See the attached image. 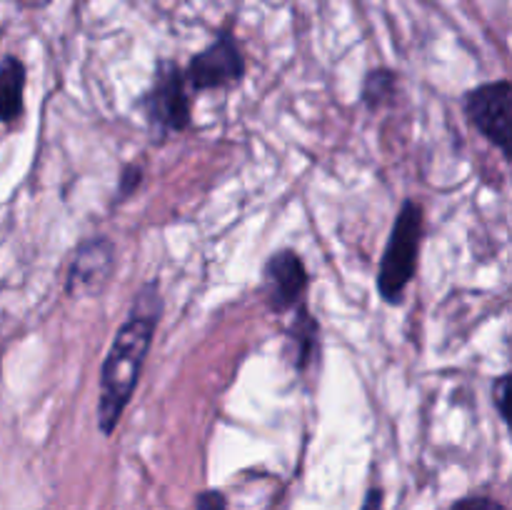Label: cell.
<instances>
[{"label": "cell", "mask_w": 512, "mask_h": 510, "mask_svg": "<svg viewBox=\"0 0 512 510\" xmlns=\"http://www.w3.org/2000/svg\"><path fill=\"white\" fill-rule=\"evenodd\" d=\"M245 75V58L233 30H220L205 50L195 53L183 68L185 85L193 93L220 90L240 83Z\"/></svg>", "instance_id": "5b68a950"}, {"label": "cell", "mask_w": 512, "mask_h": 510, "mask_svg": "<svg viewBox=\"0 0 512 510\" xmlns=\"http://www.w3.org/2000/svg\"><path fill=\"white\" fill-rule=\"evenodd\" d=\"M450 510H508L503 503L493 498H485V495H468V498H460L450 505Z\"/></svg>", "instance_id": "8fae6325"}, {"label": "cell", "mask_w": 512, "mask_h": 510, "mask_svg": "<svg viewBox=\"0 0 512 510\" xmlns=\"http://www.w3.org/2000/svg\"><path fill=\"white\" fill-rule=\"evenodd\" d=\"M508 395H510V373H503L493 383V400L495 408H498V415L503 418V423H508Z\"/></svg>", "instance_id": "7c38bea8"}, {"label": "cell", "mask_w": 512, "mask_h": 510, "mask_svg": "<svg viewBox=\"0 0 512 510\" xmlns=\"http://www.w3.org/2000/svg\"><path fill=\"white\" fill-rule=\"evenodd\" d=\"M465 115L480 135L512 158V85L510 80H493L468 90L463 98Z\"/></svg>", "instance_id": "277c9868"}, {"label": "cell", "mask_w": 512, "mask_h": 510, "mask_svg": "<svg viewBox=\"0 0 512 510\" xmlns=\"http://www.w3.org/2000/svg\"><path fill=\"white\" fill-rule=\"evenodd\" d=\"M420 240H423V208L413 198L400 205L383 250L378 270L380 298L390 305L403 303V295L418 270Z\"/></svg>", "instance_id": "7a4b0ae2"}, {"label": "cell", "mask_w": 512, "mask_h": 510, "mask_svg": "<svg viewBox=\"0 0 512 510\" xmlns=\"http://www.w3.org/2000/svg\"><path fill=\"white\" fill-rule=\"evenodd\" d=\"M228 503H225V495L218 493V490H205V493L198 495L195 500V510H225Z\"/></svg>", "instance_id": "5bb4252c"}, {"label": "cell", "mask_w": 512, "mask_h": 510, "mask_svg": "<svg viewBox=\"0 0 512 510\" xmlns=\"http://www.w3.org/2000/svg\"><path fill=\"white\" fill-rule=\"evenodd\" d=\"M115 248L108 238H88L78 243L65 275V293L70 298H98L113 278Z\"/></svg>", "instance_id": "8992f818"}, {"label": "cell", "mask_w": 512, "mask_h": 510, "mask_svg": "<svg viewBox=\"0 0 512 510\" xmlns=\"http://www.w3.org/2000/svg\"><path fill=\"white\" fill-rule=\"evenodd\" d=\"M395 78L393 70L388 68H378V70H370L365 75V83H363V103L368 105L370 110H378L383 105L393 103V95H395Z\"/></svg>", "instance_id": "30bf717a"}, {"label": "cell", "mask_w": 512, "mask_h": 510, "mask_svg": "<svg viewBox=\"0 0 512 510\" xmlns=\"http://www.w3.org/2000/svg\"><path fill=\"white\" fill-rule=\"evenodd\" d=\"M160 315H163V295H160L158 283L150 280L133 298L128 318L115 333L103 370H100L98 425L103 435H113L125 408L133 400Z\"/></svg>", "instance_id": "6da1fadb"}, {"label": "cell", "mask_w": 512, "mask_h": 510, "mask_svg": "<svg viewBox=\"0 0 512 510\" xmlns=\"http://www.w3.org/2000/svg\"><path fill=\"white\" fill-rule=\"evenodd\" d=\"M290 340L295 345V368L305 370L310 360L318 355L320 345V325L315 315H310V310L305 308V303L295 308L293 325H290Z\"/></svg>", "instance_id": "9c48e42d"}, {"label": "cell", "mask_w": 512, "mask_h": 510, "mask_svg": "<svg viewBox=\"0 0 512 510\" xmlns=\"http://www.w3.org/2000/svg\"><path fill=\"white\" fill-rule=\"evenodd\" d=\"M140 108L158 138L190 128L188 85H185L183 68L175 60H160L153 83L140 100Z\"/></svg>", "instance_id": "3957f363"}, {"label": "cell", "mask_w": 512, "mask_h": 510, "mask_svg": "<svg viewBox=\"0 0 512 510\" xmlns=\"http://www.w3.org/2000/svg\"><path fill=\"white\" fill-rule=\"evenodd\" d=\"M310 278L305 263L295 250H278L265 260L263 268V288L273 313H288L303 303V295L308 290Z\"/></svg>", "instance_id": "52a82bcc"}, {"label": "cell", "mask_w": 512, "mask_h": 510, "mask_svg": "<svg viewBox=\"0 0 512 510\" xmlns=\"http://www.w3.org/2000/svg\"><path fill=\"white\" fill-rule=\"evenodd\" d=\"M360 510H383V490L370 488L368 495H365V503Z\"/></svg>", "instance_id": "9a60e30c"}, {"label": "cell", "mask_w": 512, "mask_h": 510, "mask_svg": "<svg viewBox=\"0 0 512 510\" xmlns=\"http://www.w3.org/2000/svg\"><path fill=\"white\" fill-rule=\"evenodd\" d=\"M25 65L15 55L0 63V123H13L23 115Z\"/></svg>", "instance_id": "ba28073f"}, {"label": "cell", "mask_w": 512, "mask_h": 510, "mask_svg": "<svg viewBox=\"0 0 512 510\" xmlns=\"http://www.w3.org/2000/svg\"><path fill=\"white\" fill-rule=\"evenodd\" d=\"M140 183H143V170H140V165H125L123 175H120L118 195L120 198H128V195H133L140 188Z\"/></svg>", "instance_id": "4fadbf2b"}]
</instances>
